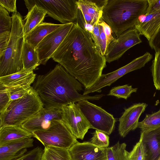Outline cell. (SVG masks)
<instances>
[{
	"label": "cell",
	"instance_id": "obj_1",
	"mask_svg": "<svg viewBox=\"0 0 160 160\" xmlns=\"http://www.w3.org/2000/svg\"><path fill=\"white\" fill-rule=\"evenodd\" d=\"M52 58L85 89L95 84L106 66L105 56L97 50L90 34L76 22Z\"/></svg>",
	"mask_w": 160,
	"mask_h": 160
},
{
	"label": "cell",
	"instance_id": "obj_2",
	"mask_svg": "<svg viewBox=\"0 0 160 160\" xmlns=\"http://www.w3.org/2000/svg\"><path fill=\"white\" fill-rule=\"evenodd\" d=\"M83 85L60 64L47 74L39 75L32 88L38 94L44 108H60L85 100H98L104 95L81 94Z\"/></svg>",
	"mask_w": 160,
	"mask_h": 160
},
{
	"label": "cell",
	"instance_id": "obj_3",
	"mask_svg": "<svg viewBox=\"0 0 160 160\" xmlns=\"http://www.w3.org/2000/svg\"><path fill=\"white\" fill-rule=\"evenodd\" d=\"M148 0H110L103 10L102 19L118 37L134 27L139 17L146 14Z\"/></svg>",
	"mask_w": 160,
	"mask_h": 160
},
{
	"label": "cell",
	"instance_id": "obj_4",
	"mask_svg": "<svg viewBox=\"0 0 160 160\" xmlns=\"http://www.w3.org/2000/svg\"><path fill=\"white\" fill-rule=\"evenodd\" d=\"M12 26L9 41L4 54L0 57V77L23 70L21 54L25 41L23 23L18 12L12 16Z\"/></svg>",
	"mask_w": 160,
	"mask_h": 160
},
{
	"label": "cell",
	"instance_id": "obj_5",
	"mask_svg": "<svg viewBox=\"0 0 160 160\" xmlns=\"http://www.w3.org/2000/svg\"><path fill=\"white\" fill-rule=\"evenodd\" d=\"M38 94L33 88L22 97L12 101L0 115V128L5 126H21L43 108Z\"/></svg>",
	"mask_w": 160,
	"mask_h": 160
},
{
	"label": "cell",
	"instance_id": "obj_6",
	"mask_svg": "<svg viewBox=\"0 0 160 160\" xmlns=\"http://www.w3.org/2000/svg\"><path fill=\"white\" fill-rule=\"evenodd\" d=\"M29 11L36 5L46 11L47 14L62 24L74 22L78 8L76 0H24Z\"/></svg>",
	"mask_w": 160,
	"mask_h": 160
},
{
	"label": "cell",
	"instance_id": "obj_7",
	"mask_svg": "<svg viewBox=\"0 0 160 160\" xmlns=\"http://www.w3.org/2000/svg\"><path fill=\"white\" fill-rule=\"evenodd\" d=\"M32 133L44 147L52 146L69 149L78 142L62 120L56 121L48 128Z\"/></svg>",
	"mask_w": 160,
	"mask_h": 160
},
{
	"label": "cell",
	"instance_id": "obj_8",
	"mask_svg": "<svg viewBox=\"0 0 160 160\" xmlns=\"http://www.w3.org/2000/svg\"><path fill=\"white\" fill-rule=\"evenodd\" d=\"M76 103L90 125L91 128L101 131L108 135L111 134L116 122L112 115L88 100H81Z\"/></svg>",
	"mask_w": 160,
	"mask_h": 160
},
{
	"label": "cell",
	"instance_id": "obj_9",
	"mask_svg": "<svg viewBox=\"0 0 160 160\" xmlns=\"http://www.w3.org/2000/svg\"><path fill=\"white\" fill-rule=\"evenodd\" d=\"M152 58V55L149 52H147L143 55L133 59L128 64L115 71L107 74H102L94 85L89 88L84 89L83 94L88 95L91 93L101 92V89L106 86H110L125 74L144 67Z\"/></svg>",
	"mask_w": 160,
	"mask_h": 160
},
{
	"label": "cell",
	"instance_id": "obj_10",
	"mask_svg": "<svg viewBox=\"0 0 160 160\" xmlns=\"http://www.w3.org/2000/svg\"><path fill=\"white\" fill-rule=\"evenodd\" d=\"M74 22L62 25L45 37L38 45L36 50L40 64L45 65L69 33Z\"/></svg>",
	"mask_w": 160,
	"mask_h": 160
},
{
	"label": "cell",
	"instance_id": "obj_11",
	"mask_svg": "<svg viewBox=\"0 0 160 160\" xmlns=\"http://www.w3.org/2000/svg\"><path fill=\"white\" fill-rule=\"evenodd\" d=\"M61 108L62 121L77 139L82 140L91 127L79 106L73 103Z\"/></svg>",
	"mask_w": 160,
	"mask_h": 160
},
{
	"label": "cell",
	"instance_id": "obj_12",
	"mask_svg": "<svg viewBox=\"0 0 160 160\" xmlns=\"http://www.w3.org/2000/svg\"><path fill=\"white\" fill-rule=\"evenodd\" d=\"M108 46L105 55L106 62L110 63L120 58L129 48L142 42L140 34L134 28L122 33Z\"/></svg>",
	"mask_w": 160,
	"mask_h": 160
},
{
	"label": "cell",
	"instance_id": "obj_13",
	"mask_svg": "<svg viewBox=\"0 0 160 160\" xmlns=\"http://www.w3.org/2000/svg\"><path fill=\"white\" fill-rule=\"evenodd\" d=\"M57 120H62L61 108L43 107L38 113L21 126L32 133L35 131L48 128Z\"/></svg>",
	"mask_w": 160,
	"mask_h": 160
},
{
	"label": "cell",
	"instance_id": "obj_14",
	"mask_svg": "<svg viewBox=\"0 0 160 160\" xmlns=\"http://www.w3.org/2000/svg\"><path fill=\"white\" fill-rule=\"evenodd\" d=\"M147 106L146 103H139L124 109L118 120V131L121 137L124 138L130 131L138 128L139 118Z\"/></svg>",
	"mask_w": 160,
	"mask_h": 160
},
{
	"label": "cell",
	"instance_id": "obj_15",
	"mask_svg": "<svg viewBox=\"0 0 160 160\" xmlns=\"http://www.w3.org/2000/svg\"><path fill=\"white\" fill-rule=\"evenodd\" d=\"M72 160H107V149L89 142H77L69 149Z\"/></svg>",
	"mask_w": 160,
	"mask_h": 160
},
{
	"label": "cell",
	"instance_id": "obj_16",
	"mask_svg": "<svg viewBox=\"0 0 160 160\" xmlns=\"http://www.w3.org/2000/svg\"><path fill=\"white\" fill-rule=\"evenodd\" d=\"M139 141L144 154V160H157L160 156V127L141 131Z\"/></svg>",
	"mask_w": 160,
	"mask_h": 160
},
{
	"label": "cell",
	"instance_id": "obj_17",
	"mask_svg": "<svg viewBox=\"0 0 160 160\" xmlns=\"http://www.w3.org/2000/svg\"><path fill=\"white\" fill-rule=\"evenodd\" d=\"M31 138L12 141L0 146V160H13L25 154L33 146Z\"/></svg>",
	"mask_w": 160,
	"mask_h": 160
},
{
	"label": "cell",
	"instance_id": "obj_18",
	"mask_svg": "<svg viewBox=\"0 0 160 160\" xmlns=\"http://www.w3.org/2000/svg\"><path fill=\"white\" fill-rule=\"evenodd\" d=\"M134 28L149 41L160 28V12L140 16Z\"/></svg>",
	"mask_w": 160,
	"mask_h": 160
},
{
	"label": "cell",
	"instance_id": "obj_19",
	"mask_svg": "<svg viewBox=\"0 0 160 160\" xmlns=\"http://www.w3.org/2000/svg\"><path fill=\"white\" fill-rule=\"evenodd\" d=\"M78 8L86 24L93 26L98 24L102 18L103 9L93 0H78Z\"/></svg>",
	"mask_w": 160,
	"mask_h": 160
},
{
	"label": "cell",
	"instance_id": "obj_20",
	"mask_svg": "<svg viewBox=\"0 0 160 160\" xmlns=\"http://www.w3.org/2000/svg\"><path fill=\"white\" fill-rule=\"evenodd\" d=\"M62 25L42 22L24 36L25 41L36 49L45 37L61 27Z\"/></svg>",
	"mask_w": 160,
	"mask_h": 160
},
{
	"label": "cell",
	"instance_id": "obj_21",
	"mask_svg": "<svg viewBox=\"0 0 160 160\" xmlns=\"http://www.w3.org/2000/svg\"><path fill=\"white\" fill-rule=\"evenodd\" d=\"M32 136V133L21 126H3L0 128V146L12 141Z\"/></svg>",
	"mask_w": 160,
	"mask_h": 160
},
{
	"label": "cell",
	"instance_id": "obj_22",
	"mask_svg": "<svg viewBox=\"0 0 160 160\" xmlns=\"http://www.w3.org/2000/svg\"><path fill=\"white\" fill-rule=\"evenodd\" d=\"M36 74L33 72H28L23 70L7 76L0 77V83L6 87L31 85L35 81Z\"/></svg>",
	"mask_w": 160,
	"mask_h": 160
},
{
	"label": "cell",
	"instance_id": "obj_23",
	"mask_svg": "<svg viewBox=\"0 0 160 160\" xmlns=\"http://www.w3.org/2000/svg\"><path fill=\"white\" fill-rule=\"evenodd\" d=\"M23 70L33 72L40 64L36 49L24 41L21 54Z\"/></svg>",
	"mask_w": 160,
	"mask_h": 160
},
{
	"label": "cell",
	"instance_id": "obj_24",
	"mask_svg": "<svg viewBox=\"0 0 160 160\" xmlns=\"http://www.w3.org/2000/svg\"><path fill=\"white\" fill-rule=\"evenodd\" d=\"M47 14V11L34 6L25 17L26 22L23 26L24 36L29 33L34 28L42 22Z\"/></svg>",
	"mask_w": 160,
	"mask_h": 160
},
{
	"label": "cell",
	"instance_id": "obj_25",
	"mask_svg": "<svg viewBox=\"0 0 160 160\" xmlns=\"http://www.w3.org/2000/svg\"><path fill=\"white\" fill-rule=\"evenodd\" d=\"M41 160H72L68 149L52 146L44 147Z\"/></svg>",
	"mask_w": 160,
	"mask_h": 160
},
{
	"label": "cell",
	"instance_id": "obj_26",
	"mask_svg": "<svg viewBox=\"0 0 160 160\" xmlns=\"http://www.w3.org/2000/svg\"><path fill=\"white\" fill-rule=\"evenodd\" d=\"M126 144L118 142L113 146L106 148L107 160H128Z\"/></svg>",
	"mask_w": 160,
	"mask_h": 160
},
{
	"label": "cell",
	"instance_id": "obj_27",
	"mask_svg": "<svg viewBox=\"0 0 160 160\" xmlns=\"http://www.w3.org/2000/svg\"><path fill=\"white\" fill-rule=\"evenodd\" d=\"M160 127V108L157 112L151 114H147L143 120L139 122L138 128L144 131Z\"/></svg>",
	"mask_w": 160,
	"mask_h": 160
},
{
	"label": "cell",
	"instance_id": "obj_28",
	"mask_svg": "<svg viewBox=\"0 0 160 160\" xmlns=\"http://www.w3.org/2000/svg\"><path fill=\"white\" fill-rule=\"evenodd\" d=\"M138 88H132V86L126 84L112 88L110 91L108 96H112L118 98H123L127 100L132 93L137 92Z\"/></svg>",
	"mask_w": 160,
	"mask_h": 160
},
{
	"label": "cell",
	"instance_id": "obj_29",
	"mask_svg": "<svg viewBox=\"0 0 160 160\" xmlns=\"http://www.w3.org/2000/svg\"><path fill=\"white\" fill-rule=\"evenodd\" d=\"M151 72L154 86L156 89L160 90V51L155 52Z\"/></svg>",
	"mask_w": 160,
	"mask_h": 160
},
{
	"label": "cell",
	"instance_id": "obj_30",
	"mask_svg": "<svg viewBox=\"0 0 160 160\" xmlns=\"http://www.w3.org/2000/svg\"><path fill=\"white\" fill-rule=\"evenodd\" d=\"M109 140L108 135L103 132L96 130L90 142L97 147L106 148L108 147Z\"/></svg>",
	"mask_w": 160,
	"mask_h": 160
},
{
	"label": "cell",
	"instance_id": "obj_31",
	"mask_svg": "<svg viewBox=\"0 0 160 160\" xmlns=\"http://www.w3.org/2000/svg\"><path fill=\"white\" fill-rule=\"evenodd\" d=\"M12 19L6 9L0 5V33L11 32Z\"/></svg>",
	"mask_w": 160,
	"mask_h": 160
},
{
	"label": "cell",
	"instance_id": "obj_32",
	"mask_svg": "<svg viewBox=\"0 0 160 160\" xmlns=\"http://www.w3.org/2000/svg\"><path fill=\"white\" fill-rule=\"evenodd\" d=\"M7 88L10 93L11 100L12 101L22 97L32 87L31 85H26Z\"/></svg>",
	"mask_w": 160,
	"mask_h": 160
},
{
	"label": "cell",
	"instance_id": "obj_33",
	"mask_svg": "<svg viewBox=\"0 0 160 160\" xmlns=\"http://www.w3.org/2000/svg\"><path fill=\"white\" fill-rule=\"evenodd\" d=\"M12 101L7 87L0 83V112L4 111Z\"/></svg>",
	"mask_w": 160,
	"mask_h": 160
},
{
	"label": "cell",
	"instance_id": "obj_34",
	"mask_svg": "<svg viewBox=\"0 0 160 160\" xmlns=\"http://www.w3.org/2000/svg\"><path fill=\"white\" fill-rule=\"evenodd\" d=\"M43 150L37 146L22 156L13 160H41Z\"/></svg>",
	"mask_w": 160,
	"mask_h": 160
},
{
	"label": "cell",
	"instance_id": "obj_35",
	"mask_svg": "<svg viewBox=\"0 0 160 160\" xmlns=\"http://www.w3.org/2000/svg\"><path fill=\"white\" fill-rule=\"evenodd\" d=\"M128 160H144V154L139 141L133 147L132 150L128 152Z\"/></svg>",
	"mask_w": 160,
	"mask_h": 160
},
{
	"label": "cell",
	"instance_id": "obj_36",
	"mask_svg": "<svg viewBox=\"0 0 160 160\" xmlns=\"http://www.w3.org/2000/svg\"><path fill=\"white\" fill-rule=\"evenodd\" d=\"M11 32L0 33V57L3 55L9 40Z\"/></svg>",
	"mask_w": 160,
	"mask_h": 160
},
{
	"label": "cell",
	"instance_id": "obj_37",
	"mask_svg": "<svg viewBox=\"0 0 160 160\" xmlns=\"http://www.w3.org/2000/svg\"><path fill=\"white\" fill-rule=\"evenodd\" d=\"M98 25L100 32V46L101 53L103 56H104L108 47L107 38L103 27L99 23Z\"/></svg>",
	"mask_w": 160,
	"mask_h": 160
},
{
	"label": "cell",
	"instance_id": "obj_38",
	"mask_svg": "<svg viewBox=\"0 0 160 160\" xmlns=\"http://www.w3.org/2000/svg\"><path fill=\"white\" fill-rule=\"evenodd\" d=\"M148 6L146 14L148 15L160 12V0H148Z\"/></svg>",
	"mask_w": 160,
	"mask_h": 160
},
{
	"label": "cell",
	"instance_id": "obj_39",
	"mask_svg": "<svg viewBox=\"0 0 160 160\" xmlns=\"http://www.w3.org/2000/svg\"><path fill=\"white\" fill-rule=\"evenodd\" d=\"M99 23L103 27L106 36L107 46L108 47L109 44L116 38H114L112 34V30L111 27L102 19V18L100 19Z\"/></svg>",
	"mask_w": 160,
	"mask_h": 160
},
{
	"label": "cell",
	"instance_id": "obj_40",
	"mask_svg": "<svg viewBox=\"0 0 160 160\" xmlns=\"http://www.w3.org/2000/svg\"><path fill=\"white\" fill-rule=\"evenodd\" d=\"M16 0H0V5L9 12L14 13L17 12Z\"/></svg>",
	"mask_w": 160,
	"mask_h": 160
},
{
	"label": "cell",
	"instance_id": "obj_41",
	"mask_svg": "<svg viewBox=\"0 0 160 160\" xmlns=\"http://www.w3.org/2000/svg\"><path fill=\"white\" fill-rule=\"evenodd\" d=\"M148 42L151 48L155 52L160 51V28L153 38Z\"/></svg>",
	"mask_w": 160,
	"mask_h": 160
},
{
	"label": "cell",
	"instance_id": "obj_42",
	"mask_svg": "<svg viewBox=\"0 0 160 160\" xmlns=\"http://www.w3.org/2000/svg\"><path fill=\"white\" fill-rule=\"evenodd\" d=\"M100 32L98 24L94 26L92 36L93 41L97 50L101 53L100 46Z\"/></svg>",
	"mask_w": 160,
	"mask_h": 160
},
{
	"label": "cell",
	"instance_id": "obj_43",
	"mask_svg": "<svg viewBox=\"0 0 160 160\" xmlns=\"http://www.w3.org/2000/svg\"><path fill=\"white\" fill-rule=\"evenodd\" d=\"M157 160H160V156Z\"/></svg>",
	"mask_w": 160,
	"mask_h": 160
},
{
	"label": "cell",
	"instance_id": "obj_44",
	"mask_svg": "<svg viewBox=\"0 0 160 160\" xmlns=\"http://www.w3.org/2000/svg\"></svg>",
	"mask_w": 160,
	"mask_h": 160
}]
</instances>
